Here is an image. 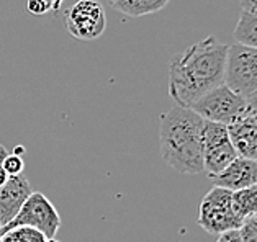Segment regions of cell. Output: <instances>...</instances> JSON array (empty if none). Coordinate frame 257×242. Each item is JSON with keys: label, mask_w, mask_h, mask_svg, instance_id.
<instances>
[{"label": "cell", "mask_w": 257, "mask_h": 242, "mask_svg": "<svg viewBox=\"0 0 257 242\" xmlns=\"http://www.w3.org/2000/svg\"><path fill=\"white\" fill-rule=\"evenodd\" d=\"M228 46L208 36L175 54L169 64V95L189 108L206 92L223 84Z\"/></svg>", "instance_id": "obj_1"}, {"label": "cell", "mask_w": 257, "mask_h": 242, "mask_svg": "<svg viewBox=\"0 0 257 242\" xmlns=\"http://www.w3.org/2000/svg\"><path fill=\"white\" fill-rule=\"evenodd\" d=\"M205 120L192 108L174 107L161 118L159 147L169 167L179 173L197 175L203 172Z\"/></svg>", "instance_id": "obj_2"}, {"label": "cell", "mask_w": 257, "mask_h": 242, "mask_svg": "<svg viewBox=\"0 0 257 242\" xmlns=\"http://www.w3.org/2000/svg\"><path fill=\"white\" fill-rule=\"evenodd\" d=\"M189 108H192L206 121L221 123L226 126L247 115L246 98L231 90L224 82L208 90L198 100L193 102Z\"/></svg>", "instance_id": "obj_3"}, {"label": "cell", "mask_w": 257, "mask_h": 242, "mask_svg": "<svg viewBox=\"0 0 257 242\" xmlns=\"http://www.w3.org/2000/svg\"><path fill=\"white\" fill-rule=\"evenodd\" d=\"M61 224V216L54 204L49 201V198L43 195L41 191H33L28 196V200L23 203L15 218L0 229V234L15 227H31L46 235L49 240H54Z\"/></svg>", "instance_id": "obj_4"}, {"label": "cell", "mask_w": 257, "mask_h": 242, "mask_svg": "<svg viewBox=\"0 0 257 242\" xmlns=\"http://www.w3.org/2000/svg\"><path fill=\"white\" fill-rule=\"evenodd\" d=\"M233 191L213 187L208 193L203 196L198 206V226L208 234H223L233 229H239L242 219L234 213L233 200H231Z\"/></svg>", "instance_id": "obj_5"}, {"label": "cell", "mask_w": 257, "mask_h": 242, "mask_svg": "<svg viewBox=\"0 0 257 242\" xmlns=\"http://www.w3.org/2000/svg\"><path fill=\"white\" fill-rule=\"evenodd\" d=\"M223 82L244 98L254 94L257 90V49L239 43L228 46Z\"/></svg>", "instance_id": "obj_6"}, {"label": "cell", "mask_w": 257, "mask_h": 242, "mask_svg": "<svg viewBox=\"0 0 257 242\" xmlns=\"http://www.w3.org/2000/svg\"><path fill=\"white\" fill-rule=\"evenodd\" d=\"M237 157V152L229 139L228 128L221 123L206 121L203 125V170L216 175Z\"/></svg>", "instance_id": "obj_7"}, {"label": "cell", "mask_w": 257, "mask_h": 242, "mask_svg": "<svg viewBox=\"0 0 257 242\" xmlns=\"http://www.w3.org/2000/svg\"><path fill=\"white\" fill-rule=\"evenodd\" d=\"M67 32L74 38L92 41L100 38L106 28V15L98 0H79L66 14Z\"/></svg>", "instance_id": "obj_8"}, {"label": "cell", "mask_w": 257, "mask_h": 242, "mask_svg": "<svg viewBox=\"0 0 257 242\" xmlns=\"http://www.w3.org/2000/svg\"><path fill=\"white\" fill-rule=\"evenodd\" d=\"M31 193L33 190L23 173L9 177L7 183L0 187V224L2 227L15 218Z\"/></svg>", "instance_id": "obj_9"}, {"label": "cell", "mask_w": 257, "mask_h": 242, "mask_svg": "<svg viewBox=\"0 0 257 242\" xmlns=\"http://www.w3.org/2000/svg\"><path fill=\"white\" fill-rule=\"evenodd\" d=\"M210 180L215 187L231 191L250 187L257 183V162L237 156L226 169H223L216 175H210Z\"/></svg>", "instance_id": "obj_10"}, {"label": "cell", "mask_w": 257, "mask_h": 242, "mask_svg": "<svg viewBox=\"0 0 257 242\" xmlns=\"http://www.w3.org/2000/svg\"><path fill=\"white\" fill-rule=\"evenodd\" d=\"M226 128L237 156L257 162V121L254 118L244 115Z\"/></svg>", "instance_id": "obj_11"}, {"label": "cell", "mask_w": 257, "mask_h": 242, "mask_svg": "<svg viewBox=\"0 0 257 242\" xmlns=\"http://www.w3.org/2000/svg\"><path fill=\"white\" fill-rule=\"evenodd\" d=\"M171 0H108L111 9L126 17H144L156 14L166 7Z\"/></svg>", "instance_id": "obj_12"}, {"label": "cell", "mask_w": 257, "mask_h": 242, "mask_svg": "<svg viewBox=\"0 0 257 242\" xmlns=\"http://www.w3.org/2000/svg\"><path fill=\"white\" fill-rule=\"evenodd\" d=\"M234 41L257 49V15L242 12L234 28Z\"/></svg>", "instance_id": "obj_13"}, {"label": "cell", "mask_w": 257, "mask_h": 242, "mask_svg": "<svg viewBox=\"0 0 257 242\" xmlns=\"http://www.w3.org/2000/svg\"><path fill=\"white\" fill-rule=\"evenodd\" d=\"M231 200H233L234 213L239 216L241 219L257 213V183L233 191Z\"/></svg>", "instance_id": "obj_14"}, {"label": "cell", "mask_w": 257, "mask_h": 242, "mask_svg": "<svg viewBox=\"0 0 257 242\" xmlns=\"http://www.w3.org/2000/svg\"><path fill=\"white\" fill-rule=\"evenodd\" d=\"M0 242H53L31 227H15L0 234Z\"/></svg>", "instance_id": "obj_15"}, {"label": "cell", "mask_w": 257, "mask_h": 242, "mask_svg": "<svg viewBox=\"0 0 257 242\" xmlns=\"http://www.w3.org/2000/svg\"><path fill=\"white\" fill-rule=\"evenodd\" d=\"M237 231L244 242H257V213L244 218Z\"/></svg>", "instance_id": "obj_16"}, {"label": "cell", "mask_w": 257, "mask_h": 242, "mask_svg": "<svg viewBox=\"0 0 257 242\" xmlns=\"http://www.w3.org/2000/svg\"><path fill=\"white\" fill-rule=\"evenodd\" d=\"M4 169L7 170L9 175H20V173L25 170V162L22 156H17V154L10 152L7 154V157L2 160Z\"/></svg>", "instance_id": "obj_17"}, {"label": "cell", "mask_w": 257, "mask_h": 242, "mask_svg": "<svg viewBox=\"0 0 257 242\" xmlns=\"http://www.w3.org/2000/svg\"><path fill=\"white\" fill-rule=\"evenodd\" d=\"M27 7H28L30 14H33L36 17L46 15V14H49V12L53 10V5H51L49 0H28Z\"/></svg>", "instance_id": "obj_18"}, {"label": "cell", "mask_w": 257, "mask_h": 242, "mask_svg": "<svg viewBox=\"0 0 257 242\" xmlns=\"http://www.w3.org/2000/svg\"><path fill=\"white\" fill-rule=\"evenodd\" d=\"M216 242H244V240L241 237L239 231H237V229H233V231H226V232L219 234Z\"/></svg>", "instance_id": "obj_19"}, {"label": "cell", "mask_w": 257, "mask_h": 242, "mask_svg": "<svg viewBox=\"0 0 257 242\" xmlns=\"http://www.w3.org/2000/svg\"><path fill=\"white\" fill-rule=\"evenodd\" d=\"M246 103H247V115L257 121V90L249 97H246Z\"/></svg>", "instance_id": "obj_20"}, {"label": "cell", "mask_w": 257, "mask_h": 242, "mask_svg": "<svg viewBox=\"0 0 257 242\" xmlns=\"http://www.w3.org/2000/svg\"><path fill=\"white\" fill-rule=\"evenodd\" d=\"M239 4L242 7V12L257 15V0H239Z\"/></svg>", "instance_id": "obj_21"}, {"label": "cell", "mask_w": 257, "mask_h": 242, "mask_svg": "<svg viewBox=\"0 0 257 242\" xmlns=\"http://www.w3.org/2000/svg\"><path fill=\"white\" fill-rule=\"evenodd\" d=\"M9 173H7V170L4 169V165L0 164V187H2V185H5L7 183V180H9Z\"/></svg>", "instance_id": "obj_22"}, {"label": "cell", "mask_w": 257, "mask_h": 242, "mask_svg": "<svg viewBox=\"0 0 257 242\" xmlns=\"http://www.w3.org/2000/svg\"><path fill=\"white\" fill-rule=\"evenodd\" d=\"M7 154H9V152H7V149H5L2 144H0V164H2V160H4L5 157H7Z\"/></svg>", "instance_id": "obj_23"}, {"label": "cell", "mask_w": 257, "mask_h": 242, "mask_svg": "<svg viewBox=\"0 0 257 242\" xmlns=\"http://www.w3.org/2000/svg\"><path fill=\"white\" fill-rule=\"evenodd\" d=\"M49 2H51V5H53V10H58L64 0H49Z\"/></svg>", "instance_id": "obj_24"}, {"label": "cell", "mask_w": 257, "mask_h": 242, "mask_svg": "<svg viewBox=\"0 0 257 242\" xmlns=\"http://www.w3.org/2000/svg\"><path fill=\"white\" fill-rule=\"evenodd\" d=\"M14 154H17V156H22V154H25V147L23 146H17L14 149Z\"/></svg>", "instance_id": "obj_25"}, {"label": "cell", "mask_w": 257, "mask_h": 242, "mask_svg": "<svg viewBox=\"0 0 257 242\" xmlns=\"http://www.w3.org/2000/svg\"><path fill=\"white\" fill-rule=\"evenodd\" d=\"M0 229H2V224H0Z\"/></svg>", "instance_id": "obj_26"}, {"label": "cell", "mask_w": 257, "mask_h": 242, "mask_svg": "<svg viewBox=\"0 0 257 242\" xmlns=\"http://www.w3.org/2000/svg\"><path fill=\"white\" fill-rule=\"evenodd\" d=\"M53 242H56V240H53Z\"/></svg>", "instance_id": "obj_27"}]
</instances>
